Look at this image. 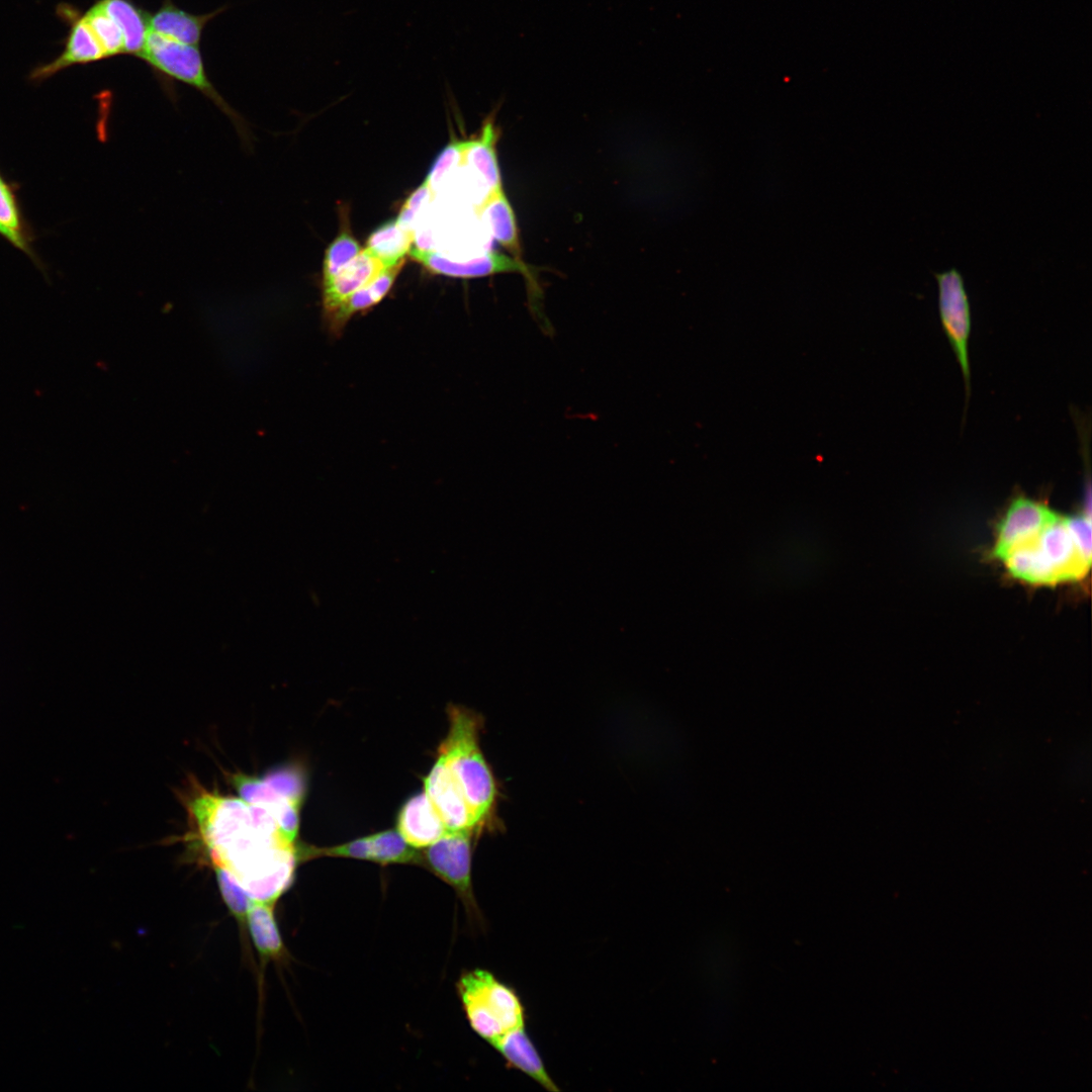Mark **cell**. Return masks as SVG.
<instances>
[{
    "label": "cell",
    "instance_id": "6da1fadb",
    "mask_svg": "<svg viewBox=\"0 0 1092 1092\" xmlns=\"http://www.w3.org/2000/svg\"><path fill=\"white\" fill-rule=\"evenodd\" d=\"M213 869L230 874L252 901L276 904L301 862L299 844L267 809L242 798L200 792L189 804Z\"/></svg>",
    "mask_w": 1092,
    "mask_h": 1092
},
{
    "label": "cell",
    "instance_id": "7a4b0ae2",
    "mask_svg": "<svg viewBox=\"0 0 1092 1092\" xmlns=\"http://www.w3.org/2000/svg\"><path fill=\"white\" fill-rule=\"evenodd\" d=\"M449 730L438 748L480 828L492 818L497 787L479 746L483 721L477 713L458 705L447 707Z\"/></svg>",
    "mask_w": 1092,
    "mask_h": 1092
},
{
    "label": "cell",
    "instance_id": "3957f363",
    "mask_svg": "<svg viewBox=\"0 0 1092 1092\" xmlns=\"http://www.w3.org/2000/svg\"><path fill=\"white\" fill-rule=\"evenodd\" d=\"M1009 573L1031 584L1053 585L1083 578L1091 556L1077 543L1066 517L1059 516L1035 537L1002 559Z\"/></svg>",
    "mask_w": 1092,
    "mask_h": 1092
},
{
    "label": "cell",
    "instance_id": "277c9868",
    "mask_svg": "<svg viewBox=\"0 0 1092 1092\" xmlns=\"http://www.w3.org/2000/svg\"><path fill=\"white\" fill-rule=\"evenodd\" d=\"M456 989L471 1029L490 1045L526 1027V1007L518 992L491 972L479 968L466 971Z\"/></svg>",
    "mask_w": 1092,
    "mask_h": 1092
},
{
    "label": "cell",
    "instance_id": "5b68a950",
    "mask_svg": "<svg viewBox=\"0 0 1092 1092\" xmlns=\"http://www.w3.org/2000/svg\"><path fill=\"white\" fill-rule=\"evenodd\" d=\"M140 59L165 80L187 84L210 100L232 122L246 151L255 140L249 121L220 95L208 79L198 46L185 44L150 31Z\"/></svg>",
    "mask_w": 1092,
    "mask_h": 1092
},
{
    "label": "cell",
    "instance_id": "8992f818",
    "mask_svg": "<svg viewBox=\"0 0 1092 1092\" xmlns=\"http://www.w3.org/2000/svg\"><path fill=\"white\" fill-rule=\"evenodd\" d=\"M474 832L472 829L446 831L438 840L421 848V867L451 886L469 918L482 924L471 878Z\"/></svg>",
    "mask_w": 1092,
    "mask_h": 1092
},
{
    "label": "cell",
    "instance_id": "52a82bcc",
    "mask_svg": "<svg viewBox=\"0 0 1092 1092\" xmlns=\"http://www.w3.org/2000/svg\"><path fill=\"white\" fill-rule=\"evenodd\" d=\"M408 253L431 272L451 277L476 278L497 273H520L527 281L529 305L532 312L542 322V328L547 327L541 308L542 289L533 269L524 261L496 252H487L482 256L461 261L452 260L438 252L419 248H411Z\"/></svg>",
    "mask_w": 1092,
    "mask_h": 1092
},
{
    "label": "cell",
    "instance_id": "ba28073f",
    "mask_svg": "<svg viewBox=\"0 0 1092 1092\" xmlns=\"http://www.w3.org/2000/svg\"><path fill=\"white\" fill-rule=\"evenodd\" d=\"M938 288V311L944 333L961 367L966 390V405L971 394V370L968 342L971 333V307L961 273L952 268L935 273Z\"/></svg>",
    "mask_w": 1092,
    "mask_h": 1092
},
{
    "label": "cell",
    "instance_id": "9c48e42d",
    "mask_svg": "<svg viewBox=\"0 0 1092 1092\" xmlns=\"http://www.w3.org/2000/svg\"><path fill=\"white\" fill-rule=\"evenodd\" d=\"M57 14L70 27L64 50L52 62L36 66L30 72L29 79L33 82L44 81L72 66L88 65L108 59L95 33L77 7L61 3L57 7Z\"/></svg>",
    "mask_w": 1092,
    "mask_h": 1092
},
{
    "label": "cell",
    "instance_id": "30bf717a",
    "mask_svg": "<svg viewBox=\"0 0 1092 1092\" xmlns=\"http://www.w3.org/2000/svg\"><path fill=\"white\" fill-rule=\"evenodd\" d=\"M1059 516L1042 503L1016 497L998 524L994 557L1002 560L1009 551L1035 537Z\"/></svg>",
    "mask_w": 1092,
    "mask_h": 1092
},
{
    "label": "cell",
    "instance_id": "8fae6325",
    "mask_svg": "<svg viewBox=\"0 0 1092 1092\" xmlns=\"http://www.w3.org/2000/svg\"><path fill=\"white\" fill-rule=\"evenodd\" d=\"M424 792L447 831L481 829L451 771L439 755L424 778Z\"/></svg>",
    "mask_w": 1092,
    "mask_h": 1092
},
{
    "label": "cell",
    "instance_id": "7c38bea8",
    "mask_svg": "<svg viewBox=\"0 0 1092 1092\" xmlns=\"http://www.w3.org/2000/svg\"><path fill=\"white\" fill-rule=\"evenodd\" d=\"M233 784L240 798L251 805L261 806L270 811L283 833L290 840L296 841L300 802L285 796L264 778L240 774L233 777Z\"/></svg>",
    "mask_w": 1092,
    "mask_h": 1092
},
{
    "label": "cell",
    "instance_id": "4fadbf2b",
    "mask_svg": "<svg viewBox=\"0 0 1092 1092\" xmlns=\"http://www.w3.org/2000/svg\"><path fill=\"white\" fill-rule=\"evenodd\" d=\"M491 1046L502 1056L509 1069L525 1074L549 1092L560 1091L547 1072L543 1059L526 1027L509 1032Z\"/></svg>",
    "mask_w": 1092,
    "mask_h": 1092
},
{
    "label": "cell",
    "instance_id": "5bb4252c",
    "mask_svg": "<svg viewBox=\"0 0 1092 1092\" xmlns=\"http://www.w3.org/2000/svg\"><path fill=\"white\" fill-rule=\"evenodd\" d=\"M396 830L416 848H424L447 831L428 796L423 791L411 797L397 814Z\"/></svg>",
    "mask_w": 1092,
    "mask_h": 1092
},
{
    "label": "cell",
    "instance_id": "9a60e30c",
    "mask_svg": "<svg viewBox=\"0 0 1092 1092\" xmlns=\"http://www.w3.org/2000/svg\"><path fill=\"white\" fill-rule=\"evenodd\" d=\"M385 267L366 248L361 250L333 278L323 283L325 316L345 298L370 283Z\"/></svg>",
    "mask_w": 1092,
    "mask_h": 1092
},
{
    "label": "cell",
    "instance_id": "2e32d148",
    "mask_svg": "<svg viewBox=\"0 0 1092 1092\" xmlns=\"http://www.w3.org/2000/svg\"><path fill=\"white\" fill-rule=\"evenodd\" d=\"M221 11L193 14L176 6L172 0H164L150 15V31L185 44L198 46L206 24Z\"/></svg>",
    "mask_w": 1092,
    "mask_h": 1092
},
{
    "label": "cell",
    "instance_id": "e0dca14e",
    "mask_svg": "<svg viewBox=\"0 0 1092 1092\" xmlns=\"http://www.w3.org/2000/svg\"><path fill=\"white\" fill-rule=\"evenodd\" d=\"M404 262L387 267L370 283L345 298L326 320L337 333L343 329L352 315L377 304L389 291Z\"/></svg>",
    "mask_w": 1092,
    "mask_h": 1092
},
{
    "label": "cell",
    "instance_id": "ac0fdd59",
    "mask_svg": "<svg viewBox=\"0 0 1092 1092\" xmlns=\"http://www.w3.org/2000/svg\"><path fill=\"white\" fill-rule=\"evenodd\" d=\"M274 910L275 904L252 901L246 916L245 926L263 962L281 960L285 956Z\"/></svg>",
    "mask_w": 1092,
    "mask_h": 1092
},
{
    "label": "cell",
    "instance_id": "d6986e66",
    "mask_svg": "<svg viewBox=\"0 0 1092 1092\" xmlns=\"http://www.w3.org/2000/svg\"><path fill=\"white\" fill-rule=\"evenodd\" d=\"M99 2L122 33L124 54L140 58L150 33V14L132 0Z\"/></svg>",
    "mask_w": 1092,
    "mask_h": 1092
},
{
    "label": "cell",
    "instance_id": "ffe728a7",
    "mask_svg": "<svg viewBox=\"0 0 1092 1092\" xmlns=\"http://www.w3.org/2000/svg\"><path fill=\"white\" fill-rule=\"evenodd\" d=\"M496 134L492 119H487L478 139L461 142L462 162L475 170L488 187V193L503 189L495 155Z\"/></svg>",
    "mask_w": 1092,
    "mask_h": 1092
},
{
    "label": "cell",
    "instance_id": "44dd1931",
    "mask_svg": "<svg viewBox=\"0 0 1092 1092\" xmlns=\"http://www.w3.org/2000/svg\"><path fill=\"white\" fill-rule=\"evenodd\" d=\"M480 213L495 241L523 261L515 213L503 189L488 193Z\"/></svg>",
    "mask_w": 1092,
    "mask_h": 1092
},
{
    "label": "cell",
    "instance_id": "7402d4cb",
    "mask_svg": "<svg viewBox=\"0 0 1092 1092\" xmlns=\"http://www.w3.org/2000/svg\"><path fill=\"white\" fill-rule=\"evenodd\" d=\"M414 232L391 220L374 231L367 240L366 249L385 267L404 262L414 242Z\"/></svg>",
    "mask_w": 1092,
    "mask_h": 1092
},
{
    "label": "cell",
    "instance_id": "603a6c76",
    "mask_svg": "<svg viewBox=\"0 0 1092 1092\" xmlns=\"http://www.w3.org/2000/svg\"><path fill=\"white\" fill-rule=\"evenodd\" d=\"M83 17L95 33L107 58L125 55L122 33L103 9L99 0L83 13Z\"/></svg>",
    "mask_w": 1092,
    "mask_h": 1092
},
{
    "label": "cell",
    "instance_id": "cb8c5ba5",
    "mask_svg": "<svg viewBox=\"0 0 1092 1092\" xmlns=\"http://www.w3.org/2000/svg\"><path fill=\"white\" fill-rule=\"evenodd\" d=\"M0 234L17 248L27 251L15 198L0 176Z\"/></svg>",
    "mask_w": 1092,
    "mask_h": 1092
},
{
    "label": "cell",
    "instance_id": "d4e9b609",
    "mask_svg": "<svg viewBox=\"0 0 1092 1092\" xmlns=\"http://www.w3.org/2000/svg\"><path fill=\"white\" fill-rule=\"evenodd\" d=\"M220 896L239 924L245 926L246 916L252 900L239 883L225 871L213 869Z\"/></svg>",
    "mask_w": 1092,
    "mask_h": 1092
},
{
    "label": "cell",
    "instance_id": "484cf974",
    "mask_svg": "<svg viewBox=\"0 0 1092 1092\" xmlns=\"http://www.w3.org/2000/svg\"><path fill=\"white\" fill-rule=\"evenodd\" d=\"M361 248L348 232L339 235L326 251L324 258L323 283L333 278Z\"/></svg>",
    "mask_w": 1092,
    "mask_h": 1092
},
{
    "label": "cell",
    "instance_id": "4316f807",
    "mask_svg": "<svg viewBox=\"0 0 1092 1092\" xmlns=\"http://www.w3.org/2000/svg\"><path fill=\"white\" fill-rule=\"evenodd\" d=\"M461 163H463L461 142L448 145L437 158L425 180L433 194L437 192L443 180Z\"/></svg>",
    "mask_w": 1092,
    "mask_h": 1092
},
{
    "label": "cell",
    "instance_id": "83f0119b",
    "mask_svg": "<svg viewBox=\"0 0 1092 1092\" xmlns=\"http://www.w3.org/2000/svg\"><path fill=\"white\" fill-rule=\"evenodd\" d=\"M432 195L434 194L425 181L405 200L398 217L395 219L397 224L406 231L414 232L416 217Z\"/></svg>",
    "mask_w": 1092,
    "mask_h": 1092
}]
</instances>
